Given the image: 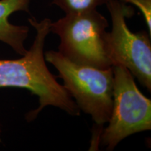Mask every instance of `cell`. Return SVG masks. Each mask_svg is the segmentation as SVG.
I'll list each match as a JSON object with an SVG mask.
<instances>
[{"mask_svg": "<svg viewBox=\"0 0 151 151\" xmlns=\"http://www.w3.org/2000/svg\"><path fill=\"white\" fill-rule=\"evenodd\" d=\"M1 127H0V134H1ZM0 141H1V139H0Z\"/></svg>", "mask_w": 151, "mask_h": 151, "instance_id": "9", "label": "cell"}, {"mask_svg": "<svg viewBox=\"0 0 151 151\" xmlns=\"http://www.w3.org/2000/svg\"><path fill=\"white\" fill-rule=\"evenodd\" d=\"M108 0H52L66 14H79L97 9L99 6L106 4Z\"/></svg>", "mask_w": 151, "mask_h": 151, "instance_id": "7", "label": "cell"}, {"mask_svg": "<svg viewBox=\"0 0 151 151\" xmlns=\"http://www.w3.org/2000/svg\"><path fill=\"white\" fill-rule=\"evenodd\" d=\"M124 4L129 3L136 6L140 10L151 36V0H120Z\"/></svg>", "mask_w": 151, "mask_h": 151, "instance_id": "8", "label": "cell"}, {"mask_svg": "<svg viewBox=\"0 0 151 151\" xmlns=\"http://www.w3.org/2000/svg\"><path fill=\"white\" fill-rule=\"evenodd\" d=\"M44 57L58 70V77L79 109L90 115L98 127L108 122L113 107V67L102 69L77 64L55 50L46 52Z\"/></svg>", "mask_w": 151, "mask_h": 151, "instance_id": "2", "label": "cell"}, {"mask_svg": "<svg viewBox=\"0 0 151 151\" xmlns=\"http://www.w3.org/2000/svg\"><path fill=\"white\" fill-rule=\"evenodd\" d=\"M32 0H0V41L8 44L18 54L24 55L27 51L24 42L28 37L29 27L15 25L9 22V17L16 11L29 13Z\"/></svg>", "mask_w": 151, "mask_h": 151, "instance_id": "6", "label": "cell"}, {"mask_svg": "<svg viewBox=\"0 0 151 151\" xmlns=\"http://www.w3.org/2000/svg\"><path fill=\"white\" fill-rule=\"evenodd\" d=\"M106 18L97 9L66 14L51 22L50 31L59 36V52L71 61L99 69L113 67L105 50Z\"/></svg>", "mask_w": 151, "mask_h": 151, "instance_id": "4", "label": "cell"}, {"mask_svg": "<svg viewBox=\"0 0 151 151\" xmlns=\"http://www.w3.org/2000/svg\"><path fill=\"white\" fill-rule=\"evenodd\" d=\"M113 107L109 125L102 129L99 142L113 150L124 139L151 129V100L139 90L126 67L113 66Z\"/></svg>", "mask_w": 151, "mask_h": 151, "instance_id": "3", "label": "cell"}, {"mask_svg": "<svg viewBox=\"0 0 151 151\" xmlns=\"http://www.w3.org/2000/svg\"><path fill=\"white\" fill-rule=\"evenodd\" d=\"M28 21L36 30L35 40L22 58L0 60V88H24L37 96L39 106L27 113V121L35 120L48 106L59 108L71 116H79L81 110L78 106L46 66L43 49L46 38L50 32L52 21L44 18L38 22L33 17Z\"/></svg>", "mask_w": 151, "mask_h": 151, "instance_id": "1", "label": "cell"}, {"mask_svg": "<svg viewBox=\"0 0 151 151\" xmlns=\"http://www.w3.org/2000/svg\"><path fill=\"white\" fill-rule=\"evenodd\" d=\"M110 13L112 29L106 32L105 50L112 66L126 67L139 83L151 91V43L147 32H132L126 18L134 14V9L120 0L106 3Z\"/></svg>", "mask_w": 151, "mask_h": 151, "instance_id": "5", "label": "cell"}]
</instances>
